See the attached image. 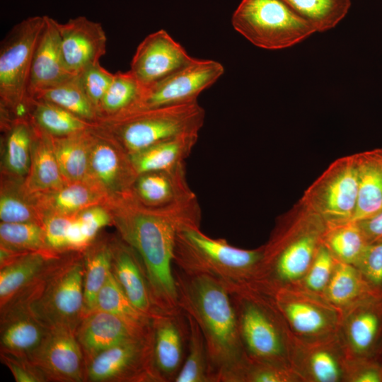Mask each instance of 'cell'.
Wrapping results in <instances>:
<instances>
[{
    "mask_svg": "<svg viewBox=\"0 0 382 382\" xmlns=\"http://www.w3.org/2000/svg\"><path fill=\"white\" fill-rule=\"evenodd\" d=\"M35 196L42 219L49 214L74 216L88 207L107 201L90 181L66 183L57 190Z\"/></svg>",
    "mask_w": 382,
    "mask_h": 382,
    "instance_id": "cell-31",
    "label": "cell"
},
{
    "mask_svg": "<svg viewBox=\"0 0 382 382\" xmlns=\"http://www.w3.org/2000/svg\"><path fill=\"white\" fill-rule=\"evenodd\" d=\"M74 216L57 214H46L43 217L42 226L47 246L57 253L68 252L66 232Z\"/></svg>",
    "mask_w": 382,
    "mask_h": 382,
    "instance_id": "cell-50",
    "label": "cell"
},
{
    "mask_svg": "<svg viewBox=\"0 0 382 382\" xmlns=\"http://www.w3.org/2000/svg\"><path fill=\"white\" fill-rule=\"evenodd\" d=\"M45 15L33 16L16 24L0 49L1 117L28 115V90L35 47Z\"/></svg>",
    "mask_w": 382,
    "mask_h": 382,
    "instance_id": "cell-8",
    "label": "cell"
},
{
    "mask_svg": "<svg viewBox=\"0 0 382 382\" xmlns=\"http://www.w3.org/2000/svg\"><path fill=\"white\" fill-rule=\"evenodd\" d=\"M137 176L129 154L112 137L96 125L89 181L100 190L108 201L129 193Z\"/></svg>",
    "mask_w": 382,
    "mask_h": 382,
    "instance_id": "cell-16",
    "label": "cell"
},
{
    "mask_svg": "<svg viewBox=\"0 0 382 382\" xmlns=\"http://www.w3.org/2000/svg\"><path fill=\"white\" fill-rule=\"evenodd\" d=\"M270 295L294 338L312 341L338 333L342 311L323 296L296 285L280 288Z\"/></svg>",
    "mask_w": 382,
    "mask_h": 382,
    "instance_id": "cell-11",
    "label": "cell"
},
{
    "mask_svg": "<svg viewBox=\"0 0 382 382\" xmlns=\"http://www.w3.org/2000/svg\"><path fill=\"white\" fill-rule=\"evenodd\" d=\"M0 241L1 245L25 253L52 250L42 225L34 222H1Z\"/></svg>",
    "mask_w": 382,
    "mask_h": 382,
    "instance_id": "cell-43",
    "label": "cell"
},
{
    "mask_svg": "<svg viewBox=\"0 0 382 382\" xmlns=\"http://www.w3.org/2000/svg\"><path fill=\"white\" fill-rule=\"evenodd\" d=\"M1 349L28 356L42 343L49 329L26 309L1 310Z\"/></svg>",
    "mask_w": 382,
    "mask_h": 382,
    "instance_id": "cell-25",
    "label": "cell"
},
{
    "mask_svg": "<svg viewBox=\"0 0 382 382\" xmlns=\"http://www.w3.org/2000/svg\"><path fill=\"white\" fill-rule=\"evenodd\" d=\"M63 253L30 252L0 268V308L37 281Z\"/></svg>",
    "mask_w": 382,
    "mask_h": 382,
    "instance_id": "cell-26",
    "label": "cell"
},
{
    "mask_svg": "<svg viewBox=\"0 0 382 382\" xmlns=\"http://www.w3.org/2000/svg\"><path fill=\"white\" fill-rule=\"evenodd\" d=\"M104 204L119 236L139 255L155 306L164 313L180 310L173 269L175 238L183 226H200L202 210L197 196L177 204L152 208L129 192Z\"/></svg>",
    "mask_w": 382,
    "mask_h": 382,
    "instance_id": "cell-1",
    "label": "cell"
},
{
    "mask_svg": "<svg viewBox=\"0 0 382 382\" xmlns=\"http://www.w3.org/2000/svg\"><path fill=\"white\" fill-rule=\"evenodd\" d=\"M35 127L30 166L23 185L30 193L38 195L57 190L66 182L55 156L52 137Z\"/></svg>",
    "mask_w": 382,
    "mask_h": 382,
    "instance_id": "cell-27",
    "label": "cell"
},
{
    "mask_svg": "<svg viewBox=\"0 0 382 382\" xmlns=\"http://www.w3.org/2000/svg\"><path fill=\"white\" fill-rule=\"evenodd\" d=\"M111 272L132 303L154 318L161 312L154 304L143 262L136 252L120 236L111 238Z\"/></svg>",
    "mask_w": 382,
    "mask_h": 382,
    "instance_id": "cell-22",
    "label": "cell"
},
{
    "mask_svg": "<svg viewBox=\"0 0 382 382\" xmlns=\"http://www.w3.org/2000/svg\"><path fill=\"white\" fill-rule=\"evenodd\" d=\"M323 244L340 262L354 265L369 243L357 221L327 226Z\"/></svg>",
    "mask_w": 382,
    "mask_h": 382,
    "instance_id": "cell-39",
    "label": "cell"
},
{
    "mask_svg": "<svg viewBox=\"0 0 382 382\" xmlns=\"http://www.w3.org/2000/svg\"><path fill=\"white\" fill-rule=\"evenodd\" d=\"M198 133L177 135L129 155L137 174L169 170L185 163L197 141Z\"/></svg>",
    "mask_w": 382,
    "mask_h": 382,
    "instance_id": "cell-30",
    "label": "cell"
},
{
    "mask_svg": "<svg viewBox=\"0 0 382 382\" xmlns=\"http://www.w3.org/2000/svg\"><path fill=\"white\" fill-rule=\"evenodd\" d=\"M76 216L90 244L96 239L98 232L103 228L112 224L110 212L104 204L88 207L76 214Z\"/></svg>",
    "mask_w": 382,
    "mask_h": 382,
    "instance_id": "cell-49",
    "label": "cell"
},
{
    "mask_svg": "<svg viewBox=\"0 0 382 382\" xmlns=\"http://www.w3.org/2000/svg\"><path fill=\"white\" fill-rule=\"evenodd\" d=\"M62 52L68 70L77 76L100 63L106 53L107 37L102 25L79 16L65 23L57 21Z\"/></svg>",
    "mask_w": 382,
    "mask_h": 382,
    "instance_id": "cell-20",
    "label": "cell"
},
{
    "mask_svg": "<svg viewBox=\"0 0 382 382\" xmlns=\"http://www.w3.org/2000/svg\"><path fill=\"white\" fill-rule=\"evenodd\" d=\"M96 309L115 315L139 328H151L153 318L142 313L132 303L112 272L98 294Z\"/></svg>",
    "mask_w": 382,
    "mask_h": 382,
    "instance_id": "cell-42",
    "label": "cell"
},
{
    "mask_svg": "<svg viewBox=\"0 0 382 382\" xmlns=\"http://www.w3.org/2000/svg\"><path fill=\"white\" fill-rule=\"evenodd\" d=\"M336 262L337 260L322 243L306 273L296 286L324 296Z\"/></svg>",
    "mask_w": 382,
    "mask_h": 382,
    "instance_id": "cell-45",
    "label": "cell"
},
{
    "mask_svg": "<svg viewBox=\"0 0 382 382\" xmlns=\"http://www.w3.org/2000/svg\"><path fill=\"white\" fill-rule=\"evenodd\" d=\"M143 88L130 70L115 73L99 105V119L112 117L136 110Z\"/></svg>",
    "mask_w": 382,
    "mask_h": 382,
    "instance_id": "cell-37",
    "label": "cell"
},
{
    "mask_svg": "<svg viewBox=\"0 0 382 382\" xmlns=\"http://www.w3.org/2000/svg\"><path fill=\"white\" fill-rule=\"evenodd\" d=\"M354 155L358 198L353 221H359L382 210V147Z\"/></svg>",
    "mask_w": 382,
    "mask_h": 382,
    "instance_id": "cell-28",
    "label": "cell"
},
{
    "mask_svg": "<svg viewBox=\"0 0 382 382\" xmlns=\"http://www.w3.org/2000/svg\"><path fill=\"white\" fill-rule=\"evenodd\" d=\"M113 76L114 74L103 68L100 63L88 66L77 75L83 90L98 112L99 105L112 82Z\"/></svg>",
    "mask_w": 382,
    "mask_h": 382,
    "instance_id": "cell-46",
    "label": "cell"
},
{
    "mask_svg": "<svg viewBox=\"0 0 382 382\" xmlns=\"http://www.w3.org/2000/svg\"><path fill=\"white\" fill-rule=\"evenodd\" d=\"M0 359L16 382H47L42 372L25 355L1 349Z\"/></svg>",
    "mask_w": 382,
    "mask_h": 382,
    "instance_id": "cell-48",
    "label": "cell"
},
{
    "mask_svg": "<svg viewBox=\"0 0 382 382\" xmlns=\"http://www.w3.org/2000/svg\"><path fill=\"white\" fill-rule=\"evenodd\" d=\"M194 59L166 30L147 35L138 45L130 71L142 85L149 86L186 66Z\"/></svg>",
    "mask_w": 382,
    "mask_h": 382,
    "instance_id": "cell-19",
    "label": "cell"
},
{
    "mask_svg": "<svg viewBox=\"0 0 382 382\" xmlns=\"http://www.w3.org/2000/svg\"><path fill=\"white\" fill-rule=\"evenodd\" d=\"M231 24L252 44L266 50L291 47L316 32L282 0H242Z\"/></svg>",
    "mask_w": 382,
    "mask_h": 382,
    "instance_id": "cell-9",
    "label": "cell"
},
{
    "mask_svg": "<svg viewBox=\"0 0 382 382\" xmlns=\"http://www.w3.org/2000/svg\"><path fill=\"white\" fill-rule=\"evenodd\" d=\"M224 72L223 65L216 61L194 58L186 66L144 87L137 109L196 102L199 93L213 85Z\"/></svg>",
    "mask_w": 382,
    "mask_h": 382,
    "instance_id": "cell-13",
    "label": "cell"
},
{
    "mask_svg": "<svg viewBox=\"0 0 382 382\" xmlns=\"http://www.w3.org/2000/svg\"><path fill=\"white\" fill-rule=\"evenodd\" d=\"M378 357H380L381 359H382V352H381V355H380Z\"/></svg>",
    "mask_w": 382,
    "mask_h": 382,
    "instance_id": "cell-53",
    "label": "cell"
},
{
    "mask_svg": "<svg viewBox=\"0 0 382 382\" xmlns=\"http://www.w3.org/2000/svg\"><path fill=\"white\" fill-rule=\"evenodd\" d=\"M1 124L6 133L4 168L12 178L23 180L30 166L35 125L29 115L1 120Z\"/></svg>",
    "mask_w": 382,
    "mask_h": 382,
    "instance_id": "cell-29",
    "label": "cell"
},
{
    "mask_svg": "<svg viewBox=\"0 0 382 382\" xmlns=\"http://www.w3.org/2000/svg\"><path fill=\"white\" fill-rule=\"evenodd\" d=\"M67 69L61 47L57 21L45 16V23L34 52L28 90V101L37 92L74 76Z\"/></svg>",
    "mask_w": 382,
    "mask_h": 382,
    "instance_id": "cell-23",
    "label": "cell"
},
{
    "mask_svg": "<svg viewBox=\"0 0 382 382\" xmlns=\"http://www.w3.org/2000/svg\"><path fill=\"white\" fill-rule=\"evenodd\" d=\"M204 117V110L196 101L137 109L99 119L96 126L130 155L177 135L199 132Z\"/></svg>",
    "mask_w": 382,
    "mask_h": 382,
    "instance_id": "cell-7",
    "label": "cell"
},
{
    "mask_svg": "<svg viewBox=\"0 0 382 382\" xmlns=\"http://www.w3.org/2000/svg\"><path fill=\"white\" fill-rule=\"evenodd\" d=\"M347 382H382V359H349Z\"/></svg>",
    "mask_w": 382,
    "mask_h": 382,
    "instance_id": "cell-51",
    "label": "cell"
},
{
    "mask_svg": "<svg viewBox=\"0 0 382 382\" xmlns=\"http://www.w3.org/2000/svg\"><path fill=\"white\" fill-rule=\"evenodd\" d=\"M152 366L156 382H174L186 357L190 328L182 310L152 319Z\"/></svg>",
    "mask_w": 382,
    "mask_h": 382,
    "instance_id": "cell-18",
    "label": "cell"
},
{
    "mask_svg": "<svg viewBox=\"0 0 382 382\" xmlns=\"http://www.w3.org/2000/svg\"><path fill=\"white\" fill-rule=\"evenodd\" d=\"M354 266L375 291L382 293V239L369 243Z\"/></svg>",
    "mask_w": 382,
    "mask_h": 382,
    "instance_id": "cell-47",
    "label": "cell"
},
{
    "mask_svg": "<svg viewBox=\"0 0 382 382\" xmlns=\"http://www.w3.org/2000/svg\"><path fill=\"white\" fill-rule=\"evenodd\" d=\"M0 219L1 222H34L42 225L35 196L26 190L23 180L12 178L1 183Z\"/></svg>",
    "mask_w": 382,
    "mask_h": 382,
    "instance_id": "cell-36",
    "label": "cell"
},
{
    "mask_svg": "<svg viewBox=\"0 0 382 382\" xmlns=\"http://www.w3.org/2000/svg\"><path fill=\"white\" fill-rule=\"evenodd\" d=\"M376 294L353 265L337 260L324 297L342 311L364 299Z\"/></svg>",
    "mask_w": 382,
    "mask_h": 382,
    "instance_id": "cell-34",
    "label": "cell"
},
{
    "mask_svg": "<svg viewBox=\"0 0 382 382\" xmlns=\"http://www.w3.org/2000/svg\"><path fill=\"white\" fill-rule=\"evenodd\" d=\"M348 364L338 333L312 341L293 337L291 366L301 382H347Z\"/></svg>",
    "mask_w": 382,
    "mask_h": 382,
    "instance_id": "cell-15",
    "label": "cell"
},
{
    "mask_svg": "<svg viewBox=\"0 0 382 382\" xmlns=\"http://www.w3.org/2000/svg\"><path fill=\"white\" fill-rule=\"evenodd\" d=\"M180 308L198 324L204 336L214 382H227L246 357L232 297L227 288L204 274L174 270Z\"/></svg>",
    "mask_w": 382,
    "mask_h": 382,
    "instance_id": "cell-2",
    "label": "cell"
},
{
    "mask_svg": "<svg viewBox=\"0 0 382 382\" xmlns=\"http://www.w3.org/2000/svg\"><path fill=\"white\" fill-rule=\"evenodd\" d=\"M151 332V328H137L115 315L99 309L83 316L75 330L86 362L112 347L146 337Z\"/></svg>",
    "mask_w": 382,
    "mask_h": 382,
    "instance_id": "cell-21",
    "label": "cell"
},
{
    "mask_svg": "<svg viewBox=\"0 0 382 382\" xmlns=\"http://www.w3.org/2000/svg\"><path fill=\"white\" fill-rule=\"evenodd\" d=\"M28 115L42 132L54 137H66L96 126L52 103L37 99L28 102Z\"/></svg>",
    "mask_w": 382,
    "mask_h": 382,
    "instance_id": "cell-35",
    "label": "cell"
},
{
    "mask_svg": "<svg viewBox=\"0 0 382 382\" xmlns=\"http://www.w3.org/2000/svg\"><path fill=\"white\" fill-rule=\"evenodd\" d=\"M338 336L349 359L382 352V294L369 296L342 311Z\"/></svg>",
    "mask_w": 382,
    "mask_h": 382,
    "instance_id": "cell-17",
    "label": "cell"
},
{
    "mask_svg": "<svg viewBox=\"0 0 382 382\" xmlns=\"http://www.w3.org/2000/svg\"><path fill=\"white\" fill-rule=\"evenodd\" d=\"M84 315L96 309V299L112 267L111 238L94 240L83 251Z\"/></svg>",
    "mask_w": 382,
    "mask_h": 382,
    "instance_id": "cell-33",
    "label": "cell"
},
{
    "mask_svg": "<svg viewBox=\"0 0 382 382\" xmlns=\"http://www.w3.org/2000/svg\"><path fill=\"white\" fill-rule=\"evenodd\" d=\"M357 222L369 243L382 239V210L368 219Z\"/></svg>",
    "mask_w": 382,
    "mask_h": 382,
    "instance_id": "cell-52",
    "label": "cell"
},
{
    "mask_svg": "<svg viewBox=\"0 0 382 382\" xmlns=\"http://www.w3.org/2000/svg\"><path fill=\"white\" fill-rule=\"evenodd\" d=\"M327 225L300 201L280 216L267 242L254 288L268 294L297 285L310 267Z\"/></svg>",
    "mask_w": 382,
    "mask_h": 382,
    "instance_id": "cell-3",
    "label": "cell"
},
{
    "mask_svg": "<svg viewBox=\"0 0 382 382\" xmlns=\"http://www.w3.org/2000/svg\"><path fill=\"white\" fill-rule=\"evenodd\" d=\"M93 128L52 138L55 156L66 183L89 181Z\"/></svg>",
    "mask_w": 382,
    "mask_h": 382,
    "instance_id": "cell-32",
    "label": "cell"
},
{
    "mask_svg": "<svg viewBox=\"0 0 382 382\" xmlns=\"http://www.w3.org/2000/svg\"><path fill=\"white\" fill-rule=\"evenodd\" d=\"M197 225H185L176 235L174 264L181 271L209 276L230 293L253 287L263 255V247L246 250L224 238H212Z\"/></svg>",
    "mask_w": 382,
    "mask_h": 382,
    "instance_id": "cell-5",
    "label": "cell"
},
{
    "mask_svg": "<svg viewBox=\"0 0 382 382\" xmlns=\"http://www.w3.org/2000/svg\"><path fill=\"white\" fill-rule=\"evenodd\" d=\"M357 198V169L352 154L332 162L299 201L330 226L353 221Z\"/></svg>",
    "mask_w": 382,
    "mask_h": 382,
    "instance_id": "cell-10",
    "label": "cell"
},
{
    "mask_svg": "<svg viewBox=\"0 0 382 382\" xmlns=\"http://www.w3.org/2000/svg\"><path fill=\"white\" fill-rule=\"evenodd\" d=\"M75 330L67 326L50 328L40 346L28 356L47 382H84L86 360Z\"/></svg>",
    "mask_w": 382,
    "mask_h": 382,
    "instance_id": "cell-14",
    "label": "cell"
},
{
    "mask_svg": "<svg viewBox=\"0 0 382 382\" xmlns=\"http://www.w3.org/2000/svg\"><path fill=\"white\" fill-rule=\"evenodd\" d=\"M131 193L139 202L152 208L177 204L196 196L188 185L185 163L138 174Z\"/></svg>",
    "mask_w": 382,
    "mask_h": 382,
    "instance_id": "cell-24",
    "label": "cell"
},
{
    "mask_svg": "<svg viewBox=\"0 0 382 382\" xmlns=\"http://www.w3.org/2000/svg\"><path fill=\"white\" fill-rule=\"evenodd\" d=\"M88 382H156L152 366V332L122 342L86 362Z\"/></svg>",
    "mask_w": 382,
    "mask_h": 382,
    "instance_id": "cell-12",
    "label": "cell"
},
{
    "mask_svg": "<svg viewBox=\"0 0 382 382\" xmlns=\"http://www.w3.org/2000/svg\"><path fill=\"white\" fill-rule=\"evenodd\" d=\"M227 382H301L290 369L247 357Z\"/></svg>",
    "mask_w": 382,
    "mask_h": 382,
    "instance_id": "cell-44",
    "label": "cell"
},
{
    "mask_svg": "<svg viewBox=\"0 0 382 382\" xmlns=\"http://www.w3.org/2000/svg\"><path fill=\"white\" fill-rule=\"evenodd\" d=\"M83 252L68 251L5 306L26 309L48 328H76L84 315Z\"/></svg>",
    "mask_w": 382,
    "mask_h": 382,
    "instance_id": "cell-4",
    "label": "cell"
},
{
    "mask_svg": "<svg viewBox=\"0 0 382 382\" xmlns=\"http://www.w3.org/2000/svg\"><path fill=\"white\" fill-rule=\"evenodd\" d=\"M30 99L52 103L91 123H96L99 119L97 109L83 90L77 76L40 91Z\"/></svg>",
    "mask_w": 382,
    "mask_h": 382,
    "instance_id": "cell-38",
    "label": "cell"
},
{
    "mask_svg": "<svg viewBox=\"0 0 382 382\" xmlns=\"http://www.w3.org/2000/svg\"><path fill=\"white\" fill-rule=\"evenodd\" d=\"M190 328L187 351L174 382H214L206 342L197 322L185 313Z\"/></svg>",
    "mask_w": 382,
    "mask_h": 382,
    "instance_id": "cell-41",
    "label": "cell"
},
{
    "mask_svg": "<svg viewBox=\"0 0 382 382\" xmlns=\"http://www.w3.org/2000/svg\"><path fill=\"white\" fill-rule=\"evenodd\" d=\"M231 295L245 357L292 370L293 336L272 296L253 287Z\"/></svg>",
    "mask_w": 382,
    "mask_h": 382,
    "instance_id": "cell-6",
    "label": "cell"
},
{
    "mask_svg": "<svg viewBox=\"0 0 382 382\" xmlns=\"http://www.w3.org/2000/svg\"><path fill=\"white\" fill-rule=\"evenodd\" d=\"M316 30L335 28L347 15L351 0H282Z\"/></svg>",
    "mask_w": 382,
    "mask_h": 382,
    "instance_id": "cell-40",
    "label": "cell"
}]
</instances>
